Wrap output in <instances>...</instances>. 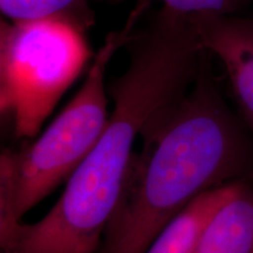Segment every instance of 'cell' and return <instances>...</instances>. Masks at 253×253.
Returning a JSON list of instances; mask_svg holds the SVG:
<instances>
[{
    "label": "cell",
    "mask_w": 253,
    "mask_h": 253,
    "mask_svg": "<svg viewBox=\"0 0 253 253\" xmlns=\"http://www.w3.org/2000/svg\"><path fill=\"white\" fill-rule=\"evenodd\" d=\"M125 48L128 67L107 86L114 108L99 141L40 220L0 226L1 253L99 252L136 138L194 86L207 54L189 15L166 6Z\"/></svg>",
    "instance_id": "1"
},
{
    "label": "cell",
    "mask_w": 253,
    "mask_h": 253,
    "mask_svg": "<svg viewBox=\"0 0 253 253\" xmlns=\"http://www.w3.org/2000/svg\"><path fill=\"white\" fill-rule=\"evenodd\" d=\"M212 55L181 100L141 134L97 253H145L199 195L253 175V135L214 77Z\"/></svg>",
    "instance_id": "2"
},
{
    "label": "cell",
    "mask_w": 253,
    "mask_h": 253,
    "mask_svg": "<svg viewBox=\"0 0 253 253\" xmlns=\"http://www.w3.org/2000/svg\"><path fill=\"white\" fill-rule=\"evenodd\" d=\"M151 2L137 0L123 27L107 34L80 89L42 134L1 151L0 226L23 220L31 209L68 181L95 147L110 116L107 68L131 39Z\"/></svg>",
    "instance_id": "3"
},
{
    "label": "cell",
    "mask_w": 253,
    "mask_h": 253,
    "mask_svg": "<svg viewBox=\"0 0 253 253\" xmlns=\"http://www.w3.org/2000/svg\"><path fill=\"white\" fill-rule=\"evenodd\" d=\"M94 59L86 31L60 20H0V114L30 141Z\"/></svg>",
    "instance_id": "4"
},
{
    "label": "cell",
    "mask_w": 253,
    "mask_h": 253,
    "mask_svg": "<svg viewBox=\"0 0 253 253\" xmlns=\"http://www.w3.org/2000/svg\"><path fill=\"white\" fill-rule=\"evenodd\" d=\"M202 46L219 60L239 118L253 135V15H190Z\"/></svg>",
    "instance_id": "5"
},
{
    "label": "cell",
    "mask_w": 253,
    "mask_h": 253,
    "mask_svg": "<svg viewBox=\"0 0 253 253\" xmlns=\"http://www.w3.org/2000/svg\"><path fill=\"white\" fill-rule=\"evenodd\" d=\"M192 253H253V185L239 191L209 221Z\"/></svg>",
    "instance_id": "6"
},
{
    "label": "cell",
    "mask_w": 253,
    "mask_h": 253,
    "mask_svg": "<svg viewBox=\"0 0 253 253\" xmlns=\"http://www.w3.org/2000/svg\"><path fill=\"white\" fill-rule=\"evenodd\" d=\"M243 183H229L199 195L164 227L145 253H192L209 221Z\"/></svg>",
    "instance_id": "7"
},
{
    "label": "cell",
    "mask_w": 253,
    "mask_h": 253,
    "mask_svg": "<svg viewBox=\"0 0 253 253\" xmlns=\"http://www.w3.org/2000/svg\"><path fill=\"white\" fill-rule=\"evenodd\" d=\"M93 0H0L2 18L9 21L60 20L84 31L95 25Z\"/></svg>",
    "instance_id": "8"
},
{
    "label": "cell",
    "mask_w": 253,
    "mask_h": 253,
    "mask_svg": "<svg viewBox=\"0 0 253 253\" xmlns=\"http://www.w3.org/2000/svg\"><path fill=\"white\" fill-rule=\"evenodd\" d=\"M116 4L122 0H93ZM171 11L185 15L195 14H240L253 0H160Z\"/></svg>",
    "instance_id": "9"
}]
</instances>
